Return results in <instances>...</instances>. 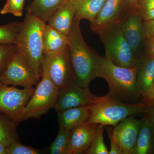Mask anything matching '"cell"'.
<instances>
[{"instance_id":"cell-22","label":"cell","mask_w":154,"mask_h":154,"mask_svg":"<svg viewBox=\"0 0 154 154\" xmlns=\"http://www.w3.org/2000/svg\"><path fill=\"white\" fill-rule=\"evenodd\" d=\"M18 123L0 112V143L8 147L15 141H20L17 132Z\"/></svg>"},{"instance_id":"cell-30","label":"cell","mask_w":154,"mask_h":154,"mask_svg":"<svg viewBox=\"0 0 154 154\" xmlns=\"http://www.w3.org/2000/svg\"><path fill=\"white\" fill-rule=\"evenodd\" d=\"M141 102L154 107V80L150 87L143 94Z\"/></svg>"},{"instance_id":"cell-12","label":"cell","mask_w":154,"mask_h":154,"mask_svg":"<svg viewBox=\"0 0 154 154\" xmlns=\"http://www.w3.org/2000/svg\"><path fill=\"white\" fill-rule=\"evenodd\" d=\"M96 96L89 88L73 84L59 91L54 108L57 113L73 107L87 106L94 102Z\"/></svg>"},{"instance_id":"cell-24","label":"cell","mask_w":154,"mask_h":154,"mask_svg":"<svg viewBox=\"0 0 154 154\" xmlns=\"http://www.w3.org/2000/svg\"><path fill=\"white\" fill-rule=\"evenodd\" d=\"M104 126L99 125L98 131L89 148L85 153L86 154H109V151L104 143L103 133Z\"/></svg>"},{"instance_id":"cell-13","label":"cell","mask_w":154,"mask_h":154,"mask_svg":"<svg viewBox=\"0 0 154 154\" xmlns=\"http://www.w3.org/2000/svg\"><path fill=\"white\" fill-rule=\"evenodd\" d=\"M99 126V124L87 122L70 130L69 154L85 153L91 145Z\"/></svg>"},{"instance_id":"cell-33","label":"cell","mask_w":154,"mask_h":154,"mask_svg":"<svg viewBox=\"0 0 154 154\" xmlns=\"http://www.w3.org/2000/svg\"><path fill=\"white\" fill-rule=\"evenodd\" d=\"M144 55L154 58V37L146 39L144 44Z\"/></svg>"},{"instance_id":"cell-26","label":"cell","mask_w":154,"mask_h":154,"mask_svg":"<svg viewBox=\"0 0 154 154\" xmlns=\"http://www.w3.org/2000/svg\"><path fill=\"white\" fill-rule=\"evenodd\" d=\"M70 131L59 128L55 139L48 149H58L63 154H69V138Z\"/></svg>"},{"instance_id":"cell-15","label":"cell","mask_w":154,"mask_h":154,"mask_svg":"<svg viewBox=\"0 0 154 154\" xmlns=\"http://www.w3.org/2000/svg\"><path fill=\"white\" fill-rule=\"evenodd\" d=\"M75 10L71 0H67L48 19V25L68 36L71 30Z\"/></svg>"},{"instance_id":"cell-32","label":"cell","mask_w":154,"mask_h":154,"mask_svg":"<svg viewBox=\"0 0 154 154\" xmlns=\"http://www.w3.org/2000/svg\"><path fill=\"white\" fill-rule=\"evenodd\" d=\"M107 134L109 137L110 142V148L109 154H121L116 144L113 134V128L110 125L106 126Z\"/></svg>"},{"instance_id":"cell-1","label":"cell","mask_w":154,"mask_h":154,"mask_svg":"<svg viewBox=\"0 0 154 154\" xmlns=\"http://www.w3.org/2000/svg\"><path fill=\"white\" fill-rule=\"evenodd\" d=\"M136 73V66H118L106 57H99L96 78L107 82L109 88L107 95L112 99L128 104L141 102L142 96L137 83Z\"/></svg>"},{"instance_id":"cell-34","label":"cell","mask_w":154,"mask_h":154,"mask_svg":"<svg viewBox=\"0 0 154 154\" xmlns=\"http://www.w3.org/2000/svg\"><path fill=\"white\" fill-rule=\"evenodd\" d=\"M137 1L138 0H124V10L122 17L128 12L136 8Z\"/></svg>"},{"instance_id":"cell-19","label":"cell","mask_w":154,"mask_h":154,"mask_svg":"<svg viewBox=\"0 0 154 154\" xmlns=\"http://www.w3.org/2000/svg\"><path fill=\"white\" fill-rule=\"evenodd\" d=\"M154 131L148 116L146 113L136 143L131 154H148L152 152Z\"/></svg>"},{"instance_id":"cell-31","label":"cell","mask_w":154,"mask_h":154,"mask_svg":"<svg viewBox=\"0 0 154 154\" xmlns=\"http://www.w3.org/2000/svg\"><path fill=\"white\" fill-rule=\"evenodd\" d=\"M143 29L146 39L154 37V19L143 21Z\"/></svg>"},{"instance_id":"cell-25","label":"cell","mask_w":154,"mask_h":154,"mask_svg":"<svg viewBox=\"0 0 154 154\" xmlns=\"http://www.w3.org/2000/svg\"><path fill=\"white\" fill-rule=\"evenodd\" d=\"M17 50L16 44H0V75L7 68Z\"/></svg>"},{"instance_id":"cell-8","label":"cell","mask_w":154,"mask_h":154,"mask_svg":"<svg viewBox=\"0 0 154 154\" xmlns=\"http://www.w3.org/2000/svg\"><path fill=\"white\" fill-rule=\"evenodd\" d=\"M50 77L59 91L75 84V76L72 65L68 46L50 54H44Z\"/></svg>"},{"instance_id":"cell-36","label":"cell","mask_w":154,"mask_h":154,"mask_svg":"<svg viewBox=\"0 0 154 154\" xmlns=\"http://www.w3.org/2000/svg\"><path fill=\"white\" fill-rule=\"evenodd\" d=\"M0 154H8V147L0 143Z\"/></svg>"},{"instance_id":"cell-27","label":"cell","mask_w":154,"mask_h":154,"mask_svg":"<svg viewBox=\"0 0 154 154\" xmlns=\"http://www.w3.org/2000/svg\"><path fill=\"white\" fill-rule=\"evenodd\" d=\"M24 5L25 0H7L5 5L0 10V14H11L15 17H22Z\"/></svg>"},{"instance_id":"cell-9","label":"cell","mask_w":154,"mask_h":154,"mask_svg":"<svg viewBox=\"0 0 154 154\" xmlns=\"http://www.w3.org/2000/svg\"><path fill=\"white\" fill-rule=\"evenodd\" d=\"M40 78L36 76L17 50L7 68L0 75V82L8 85L29 88L36 85Z\"/></svg>"},{"instance_id":"cell-10","label":"cell","mask_w":154,"mask_h":154,"mask_svg":"<svg viewBox=\"0 0 154 154\" xmlns=\"http://www.w3.org/2000/svg\"><path fill=\"white\" fill-rule=\"evenodd\" d=\"M119 24L125 38L137 59L141 56L146 39L143 29V20L136 8L125 14Z\"/></svg>"},{"instance_id":"cell-17","label":"cell","mask_w":154,"mask_h":154,"mask_svg":"<svg viewBox=\"0 0 154 154\" xmlns=\"http://www.w3.org/2000/svg\"><path fill=\"white\" fill-rule=\"evenodd\" d=\"M42 43L43 54L54 53L68 46V36L45 24L42 31Z\"/></svg>"},{"instance_id":"cell-29","label":"cell","mask_w":154,"mask_h":154,"mask_svg":"<svg viewBox=\"0 0 154 154\" xmlns=\"http://www.w3.org/2000/svg\"><path fill=\"white\" fill-rule=\"evenodd\" d=\"M41 153L38 149L30 146L24 145L20 141H15L8 147V154H39Z\"/></svg>"},{"instance_id":"cell-16","label":"cell","mask_w":154,"mask_h":154,"mask_svg":"<svg viewBox=\"0 0 154 154\" xmlns=\"http://www.w3.org/2000/svg\"><path fill=\"white\" fill-rule=\"evenodd\" d=\"M57 113L59 128L69 131L88 122L91 115L88 105L69 108Z\"/></svg>"},{"instance_id":"cell-21","label":"cell","mask_w":154,"mask_h":154,"mask_svg":"<svg viewBox=\"0 0 154 154\" xmlns=\"http://www.w3.org/2000/svg\"><path fill=\"white\" fill-rule=\"evenodd\" d=\"M67 0H33L27 12L46 22Z\"/></svg>"},{"instance_id":"cell-37","label":"cell","mask_w":154,"mask_h":154,"mask_svg":"<svg viewBox=\"0 0 154 154\" xmlns=\"http://www.w3.org/2000/svg\"><path fill=\"white\" fill-rule=\"evenodd\" d=\"M152 152H153L154 153V144H153V147Z\"/></svg>"},{"instance_id":"cell-3","label":"cell","mask_w":154,"mask_h":154,"mask_svg":"<svg viewBox=\"0 0 154 154\" xmlns=\"http://www.w3.org/2000/svg\"><path fill=\"white\" fill-rule=\"evenodd\" d=\"M45 24L44 21L27 12L16 44L17 50L39 78L42 75V34Z\"/></svg>"},{"instance_id":"cell-14","label":"cell","mask_w":154,"mask_h":154,"mask_svg":"<svg viewBox=\"0 0 154 154\" xmlns=\"http://www.w3.org/2000/svg\"><path fill=\"white\" fill-rule=\"evenodd\" d=\"M124 5V0H106L96 19L90 23L92 31L119 21L123 16Z\"/></svg>"},{"instance_id":"cell-6","label":"cell","mask_w":154,"mask_h":154,"mask_svg":"<svg viewBox=\"0 0 154 154\" xmlns=\"http://www.w3.org/2000/svg\"><path fill=\"white\" fill-rule=\"evenodd\" d=\"M41 77V81L36 85L33 95L23 110L20 122L31 118L39 119L55 105L59 91L51 79L44 57Z\"/></svg>"},{"instance_id":"cell-35","label":"cell","mask_w":154,"mask_h":154,"mask_svg":"<svg viewBox=\"0 0 154 154\" xmlns=\"http://www.w3.org/2000/svg\"><path fill=\"white\" fill-rule=\"evenodd\" d=\"M145 113L148 116L154 131V107H152L149 111Z\"/></svg>"},{"instance_id":"cell-7","label":"cell","mask_w":154,"mask_h":154,"mask_svg":"<svg viewBox=\"0 0 154 154\" xmlns=\"http://www.w3.org/2000/svg\"><path fill=\"white\" fill-rule=\"evenodd\" d=\"M34 90L33 87L19 89L0 82V112L19 124L23 110Z\"/></svg>"},{"instance_id":"cell-2","label":"cell","mask_w":154,"mask_h":154,"mask_svg":"<svg viewBox=\"0 0 154 154\" xmlns=\"http://www.w3.org/2000/svg\"><path fill=\"white\" fill-rule=\"evenodd\" d=\"M74 18L68 36V47L72 65L75 76V84L89 88L96 78L97 65L100 56L86 43L83 38L80 23Z\"/></svg>"},{"instance_id":"cell-23","label":"cell","mask_w":154,"mask_h":154,"mask_svg":"<svg viewBox=\"0 0 154 154\" xmlns=\"http://www.w3.org/2000/svg\"><path fill=\"white\" fill-rule=\"evenodd\" d=\"M22 22H12L0 26V44H16Z\"/></svg>"},{"instance_id":"cell-20","label":"cell","mask_w":154,"mask_h":154,"mask_svg":"<svg viewBox=\"0 0 154 154\" xmlns=\"http://www.w3.org/2000/svg\"><path fill=\"white\" fill-rule=\"evenodd\" d=\"M106 0H71L75 10V18L87 19L92 23L102 9Z\"/></svg>"},{"instance_id":"cell-4","label":"cell","mask_w":154,"mask_h":154,"mask_svg":"<svg viewBox=\"0 0 154 154\" xmlns=\"http://www.w3.org/2000/svg\"><path fill=\"white\" fill-rule=\"evenodd\" d=\"M91 111L89 123L103 126H114L125 119L141 113H146L152 107L146 103L128 104L112 99L107 96H96L88 105Z\"/></svg>"},{"instance_id":"cell-11","label":"cell","mask_w":154,"mask_h":154,"mask_svg":"<svg viewBox=\"0 0 154 154\" xmlns=\"http://www.w3.org/2000/svg\"><path fill=\"white\" fill-rule=\"evenodd\" d=\"M143 119L131 116L120 121L113 128L116 144L121 154H131L134 148L142 123Z\"/></svg>"},{"instance_id":"cell-5","label":"cell","mask_w":154,"mask_h":154,"mask_svg":"<svg viewBox=\"0 0 154 154\" xmlns=\"http://www.w3.org/2000/svg\"><path fill=\"white\" fill-rule=\"evenodd\" d=\"M100 37L105 48V56L118 66H136L137 59L126 41L118 21L99 27L93 31Z\"/></svg>"},{"instance_id":"cell-18","label":"cell","mask_w":154,"mask_h":154,"mask_svg":"<svg viewBox=\"0 0 154 154\" xmlns=\"http://www.w3.org/2000/svg\"><path fill=\"white\" fill-rule=\"evenodd\" d=\"M136 67L137 83L142 96L154 80V58L141 56L138 58Z\"/></svg>"},{"instance_id":"cell-28","label":"cell","mask_w":154,"mask_h":154,"mask_svg":"<svg viewBox=\"0 0 154 154\" xmlns=\"http://www.w3.org/2000/svg\"><path fill=\"white\" fill-rule=\"evenodd\" d=\"M136 8L143 21L154 19V0H138Z\"/></svg>"}]
</instances>
